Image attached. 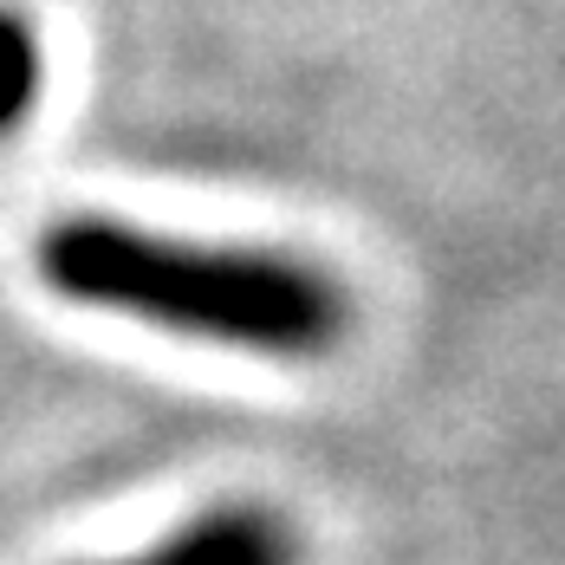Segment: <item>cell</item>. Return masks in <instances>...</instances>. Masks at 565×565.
Wrapping results in <instances>:
<instances>
[{"mask_svg": "<svg viewBox=\"0 0 565 565\" xmlns=\"http://www.w3.org/2000/svg\"><path fill=\"white\" fill-rule=\"evenodd\" d=\"M53 292L175 339H209L260 358H326L351 326V299L312 260L267 247H209L157 227L72 215L40 234Z\"/></svg>", "mask_w": 565, "mask_h": 565, "instance_id": "6da1fadb", "label": "cell"}, {"mask_svg": "<svg viewBox=\"0 0 565 565\" xmlns=\"http://www.w3.org/2000/svg\"><path fill=\"white\" fill-rule=\"evenodd\" d=\"M124 565H299V540L267 508H215Z\"/></svg>", "mask_w": 565, "mask_h": 565, "instance_id": "7a4b0ae2", "label": "cell"}, {"mask_svg": "<svg viewBox=\"0 0 565 565\" xmlns=\"http://www.w3.org/2000/svg\"><path fill=\"white\" fill-rule=\"evenodd\" d=\"M40 85H46V58L40 33L0 7V137H13L26 117L40 111Z\"/></svg>", "mask_w": 565, "mask_h": 565, "instance_id": "3957f363", "label": "cell"}]
</instances>
